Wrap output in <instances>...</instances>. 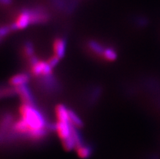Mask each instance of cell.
I'll use <instances>...</instances> for the list:
<instances>
[{
    "mask_svg": "<svg viewBox=\"0 0 160 159\" xmlns=\"http://www.w3.org/2000/svg\"><path fill=\"white\" fill-rule=\"evenodd\" d=\"M20 119L12 125L13 131L33 141H39L47 137L55 129V125L49 123L43 113L36 105L22 103L19 107Z\"/></svg>",
    "mask_w": 160,
    "mask_h": 159,
    "instance_id": "obj_1",
    "label": "cell"
},
{
    "mask_svg": "<svg viewBox=\"0 0 160 159\" xmlns=\"http://www.w3.org/2000/svg\"><path fill=\"white\" fill-rule=\"evenodd\" d=\"M30 74L34 77H41L53 73V68L47 61L37 60L36 62L29 65Z\"/></svg>",
    "mask_w": 160,
    "mask_h": 159,
    "instance_id": "obj_2",
    "label": "cell"
},
{
    "mask_svg": "<svg viewBox=\"0 0 160 159\" xmlns=\"http://www.w3.org/2000/svg\"><path fill=\"white\" fill-rule=\"evenodd\" d=\"M39 85L42 87L43 91L47 93H56L60 90V85L53 75V73L47 76L38 77Z\"/></svg>",
    "mask_w": 160,
    "mask_h": 159,
    "instance_id": "obj_3",
    "label": "cell"
},
{
    "mask_svg": "<svg viewBox=\"0 0 160 159\" xmlns=\"http://www.w3.org/2000/svg\"><path fill=\"white\" fill-rule=\"evenodd\" d=\"M29 25H32L30 9H24L17 14L15 21L11 24V27L12 30L15 31L25 28Z\"/></svg>",
    "mask_w": 160,
    "mask_h": 159,
    "instance_id": "obj_4",
    "label": "cell"
},
{
    "mask_svg": "<svg viewBox=\"0 0 160 159\" xmlns=\"http://www.w3.org/2000/svg\"><path fill=\"white\" fill-rule=\"evenodd\" d=\"M16 89V94L20 97V100L22 101V103L26 104H31V105H36L35 97L31 92L29 87L27 85H23L20 86L14 87Z\"/></svg>",
    "mask_w": 160,
    "mask_h": 159,
    "instance_id": "obj_5",
    "label": "cell"
},
{
    "mask_svg": "<svg viewBox=\"0 0 160 159\" xmlns=\"http://www.w3.org/2000/svg\"><path fill=\"white\" fill-rule=\"evenodd\" d=\"M72 127L73 126L70 123V122L57 121L55 124V131L56 132L57 135L62 141L72 137Z\"/></svg>",
    "mask_w": 160,
    "mask_h": 159,
    "instance_id": "obj_6",
    "label": "cell"
},
{
    "mask_svg": "<svg viewBox=\"0 0 160 159\" xmlns=\"http://www.w3.org/2000/svg\"><path fill=\"white\" fill-rule=\"evenodd\" d=\"M53 53L59 58H63L67 49V41L62 37H57L52 43Z\"/></svg>",
    "mask_w": 160,
    "mask_h": 159,
    "instance_id": "obj_7",
    "label": "cell"
},
{
    "mask_svg": "<svg viewBox=\"0 0 160 159\" xmlns=\"http://www.w3.org/2000/svg\"><path fill=\"white\" fill-rule=\"evenodd\" d=\"M86 47L89 53H91L97 58H102V55L103 54L107 47L98 41L88 40L86 42Z\"/></svg>",
    "mask_w": 160,
    "mask_h": 159,
    "instance_id": "obj_8",
    "label": "cell"
},
{
    "mask_svg": "<svg viewBox=\"0 0 160 159\" xmlns=\"http://www.w3.org/2000/svg\"><path fill=\"white\" fill-rule=\"evenodd\" d=\"M29 80H30V76L28 73L21 72L13 76L10 79L9 84L13 87H17L23 85H27Z\"/></svg>",
    "mask_w": 160,
    "mask_h": 159,
    "instance_id": "obj_9",
    "label": "cell"
},
{
    "mask_svg": "<svg viewBox=\"0 0 160 159\" xmlns=\"http://www.w3.org/2000/svg\"><path fill=\"white\" fill-rule=\"evenodd\" d=\"M55 116L57 121L61 122H69V113L68 108L63 104H58L55 109Z\"/></svg>",
    "mask_w": 160,
    "mask_h": 159,
    "instance_id": "obj_10",
    "label": "cell"
},
{
    "mask_svg": "<svg viewBox=\"0 0 160 159\" xmlns=\"http://www.w3.org/2000/svg\"><path fill=\"white\" fill-rule=\"evenodd\" d=\"M23 56L27 61H29L36 56L34 46L30 42H26L23 46Z\"/></svg>",
    "mask_w": 160,
    "mask_h": 159,
    "instance_id": "obj_11",
    "label": "cell"
},
{
    "mask_svg": "<svg viewBox=\"0 0 160 159\" xmlns=\"http://www.w3.org/2000/svg\"><path fill=\"white\" fill-rule=\"evenodd\" d=\"M118 57L117 51L111 47H107L104 51L103 54L102 55V60L106 61V62H114L116 60Z\"/></svg>",
    "mask_w": 160,
    "mask_h": 159,
    "instance_id": "obj_12",
    "label": "cell"
},
{
    "mask_svg": "<svg viewBox=\"0 0 160 159\" xmlns=\"http://www.w3.org/2000/svg\"><path fill=\"white\" fill-rule=\"evenodd\" d=\"M76 151H77V155L79 156L81 158L87 159L88 157H89L92 155L93 149H92L91 146H89V145H86V144H83L80 147L77 148L76 149Z\"/></svg>",
    "mask_w": 160,
    "mask_h": 159,
    "instance_id": "obj_13",
    "label": "cell"
},
{
    "mask_svg": "<svg viewBox=\"0 0 160 159\" xmlns=\"http://www.w3.org/2000/svg\"><path fill=\"white\" fill-rule=\"evenodd\" d=\"M68 113H69V122L72 126L77 128H81L83 127V122L80 118V116L77 115L75 111H73L71 109H68Z\"/></svg>",
    "mask_w": 160,
    "mask_h": 159,
    "instance_id": "obj_14",
    "label": "cell"
},
{
    "mask_svg": "<svg viewBox=\"0 0 160 159\" xmlns=\"http://www.w3.org/2000/svg\"><path fill=\"white\" fill-rule=\"evenodd\" d=\"M16 89L10 87H0V98L12 97L16 95Z\"/></svg>",
    "mask_w": 160,
    "mask_h": 159,
    "instance_id": "obj_15",
    "label": "cell"
},
{
    "mask_svg": "<svg viewBox=\"0 0 160 159\" xmlns=\"http://www.w3.org/2000/svg\"><path fill=\"white\" fill-rule=\"evenodd\" d=\"M59 60H60V58H58V57H57L56 55H55V54H53V55H51L47 61L48 62L49 64L51 65V67L52 68H55V67L57 66V64L59 63Z\"/></svg>",
    "mask_w": 160,
    "mask_h": 159,
    "instance_id": "obj_16",
    "label": "cell"
},
{
    "mask_svg": "<svg viewBox=\"0 0 160 159\" xmlns=\"http://www.w3.org/2000/svg\"><path fill=\"white\" fill-rule=\"evenodd\" d=\"M0 2L3 4H9L11 2V0H0Z\"/></svg>",
    "mask_w": 160,
    "mask_h": 159,
    "instance_id": "obj_17",
    "label": "cell"
}]
</instances>
